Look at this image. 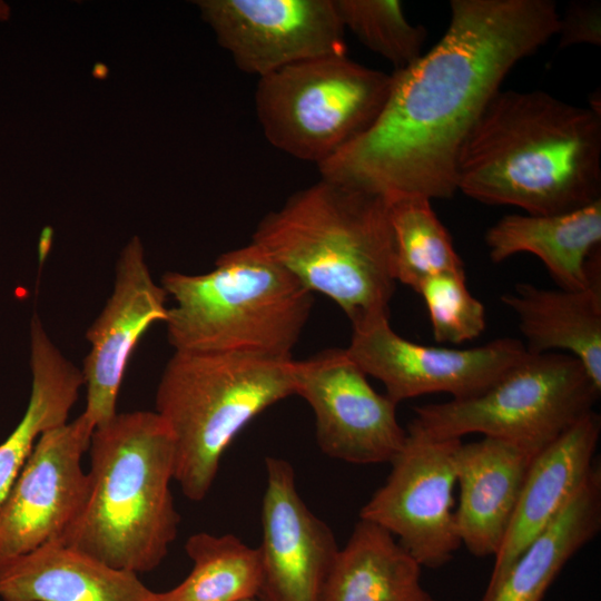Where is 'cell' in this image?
<instances>
[{
  "instance_id": "6da1fadb",
  "label": "cell",
  "mask_w": 601,
  "mask_h": 601,
  "mask_svg": "<svg viewBox=\"0 0 601 601\" xmlns=\"http://www.w3.org/2000/svg\"><path fill=\"white\" fill-rule=\"evenodd\" d=\"M440 41L394 70L386 102L321 177L384 198H450L462 145L514 66L559 29L551 0H452Z\"/></svg>"
},
{
  "instance_id": "7a4b0ae2",
  "label": "cell",
  "mask_w": 601,
  "mask_h": 601,
  "mask_svg": "<svg viewBox=\"0 0 601 601\" xmlns=\"http://www.w3.org/2000/svg\"><path fill=\"white\" fill-rule=\"evenodd\" d=\"M456 188L538 216L601 199V114L542 90H499L462 145Z\"/></svg>"
},
{
  "instance_id": "3957f363",
  "label": "cell",
  "mask_w": 601,
  "mask_h": 601,
  "mask_svg": "<svg viewBox=\"0 0 601 601\" xmlns=\"http://www.w3.org/2000/svg\"><path fill=\"white\" fill-rule=\"evenodd\" d=\"M250 243L337 304L352 326L390 316L395 242L384 198L321 177L268 213Z\"/></svg>"
},
{
  "instance_id": "277c9868",
  "label": "cell",
  "mask_w": 601,
  "mask_h": 601,
  "mask_svg": "<svg viewBox=\"0 0 601 601\" xmlns=\"http://www.w3.org/2000/svg\"><path fill=\"white\" fill-rule=\"evenodd\" d=\"M85 506L57 543L111 568L156 569L178 534L170 491L175 446L164 420L151 411L117 413L91 435Z\"/></svg>"
},
{
  "instance_id": "5b68a950",
  "label": "cell",
  "mask_w": 601,
  "mask_h": 601,
  "mask_svg": "<svg viewBox=\"0 0 601 601\" xmlns=\"http://www.w3.org/2000/svg\"><path fill=\"white\" fill-rule=\"evenodd\" d=\"M160 285L175 302L165 324L178 352L292 357L314 302L252 243L221 254L210 272H167Z\"/></svg>"
},
{
  "instance_id": "8992f818",
  "label": "cell",
  "mask_w": 601,
  "mask_h": 601,
  "mask_svg": "<svg viewBox=\"0 0 601 601\" xmlns=\"http://www.w3.org/2000/svg\"><path fill=\"white\" fill-rule=\"evenodd\" d=\"M293 357L178 352L156 391V413L175 446V481L206 497L234 439L272 405L295 395Z\"/></svg>"
},
{
  "instance_id": "52a82bcc",
  "label": "cell",
  "mask_w": 601,
  "mask_h": 601,
  "mask_svg": "<svg viewBox=\"0 0 601 601\" xmlns=\"http://www.w3.org/2000/svg\"><path fill=\"white\" fill-rule=\"evenodd\" d=\"M600 392L572 355L528 352L474 396L416 406L411 423L434 439L480 433L536 455L592 412Z\"/></svg>"
},
{
  "instance_id": "ba28073f",
  "label": "cell",
  "mask_w": 601,
  "mask_h": 601,
  "mask_svg": "<svg viewBox=\"0 0 601 601\" xmlns=\"http://www.w3.org/2000/svg\"><path fill=\"white\" fill-rule=\"evenodd\" d=\"M391 85L347 55L319 57L258 78L255 110L272 146L319 166L370 128Z\"/></svg>"
},
{
  "instance_id": "9c48e42d",
  "label": "cell",
  "mask_w": 601,
  "mask_h": 601,
  "mask_svg": "<svg viewBox=\"0 0 601 601\" xmlns=\"http://www.w3.org/2000/svg\"><path fill=\"white\" fill-rule=\"evenodd\" d=\"M461 442L431 437L410 423L386 481L359 512V519L397 539L421 566L439 569L461 546L453 499Z\"/></svg>"
},
{
  "instance_id": "30bf717a",
  "label": "cell",
  "mask_w": 601,
  "mask_h": 601,
  "mask_svg": "<svg viewBox=\"0 0 601 601\" xmlns=\"http://www.w3.org/2000/svg\"><path fill=\"white\" fill-rule=\"evenodd\" d=\"M352 329L348 355L384 385L396 404L432 393H446L453 400L474 396L528 353L525 344L511 337L464 349L414 343L392 328L388 316Z\"/></svg>"
},
{
  "instance_id": "8fae6325",
  "label": "cell",
  "mask_w": 601,
  "mask_h": 601,
  "mask_svg": "<svg viewBox=\"0 0 601 601\" xmlns=\"http://www.w3.org/2000/svg\"><path fill=\"white\" fill-rule=\"evenodd\" d=\"M295 395L315 415L316 440L329 457L353 464L391 463L406 430L396 403L377 393L346 348H328L293 364Z\"/></svg>"
},
{
  "instance_id": "7c38bea8",
  "label": "cell",
  "mask_w": 601,
  "mask_h": 601,
  "mask_svg": "<svg viewBox=\"0 0 601 601\" xmlns=\"http://www.w3.org/2000/svg\"><path fill=\"white\" fill-rule=\"evenodd\" d=\"M95 427L81 413L39 436L0 505V564L57 542L78 519L89 492L81 459Z\"/></svg>"
},
{
  "instance_id": "4fadbf2b",
  "label": "cell",
  "mask_w": 601,
  "mask_h": 601,
  "mask_svg": "<svg viewBox=\"0 0 601 601\" xmlns=\"http://www.w3.org/2000/svg\"><path fill=\"white\" fill-rule=\"evenodd\" d=\"M238 69L258 78L326 56L347 55L334 0L196 2Z\"/></svg>"
},
{
  "instance_id": "5bb4252c",
  "label": "cell",
  "mask_w": 601,
  "mask_h": 601,
  "mask_svg": "<svg viewBox=\"0 0 601 601\" xmlns=\"http://www.w3.org/2000/svg\"><path fill=\"white\" fill-rule=\"evenodd\" d=\"M262 505V601H323L339 550L331 528L297 492L295 472L286 460H265Z\"/></svg>"
},
{
  "instance_id": "9a60e30c",
  "label": "cell",
  "mask_w": 601,
  "mask_h": 601,
  "mask_svg": "<svg viewBox=\"0 0 601 601\" xmlns=\"http://www.w3.org/2000/svg\"><path fill=\"white\" fill-rule=\"evenodd\" d=\"M167 297L150 274L140 239L134 237L117 262L111 296L86 332L90 349L81 370L87 387L82 413L95 426L117 414V398L131 353L154 323H165Z\"/></svg>"
},
{
  "instance_id": "2e32d148",
  "label": "cell",
  "mask_w": 601,
  "mask_h": 601,
  "mask_svg": "<svg viewBox=\"0 0 601 601\" xmlns=\"http://www.w3.org/2000/svg\"><path fill=\"white\" fill-rule=\"evenodd\" d=\"M600 433V415L592 411L533 457L481 601L490 599L521 552L584 483Z\"/></svg>"
},
{
  "instance_id": "e0dca14e",
  "label": "cell",
  "mask_w": 601,
  "mask_h": 601,
  "mask_svg": "<svg viewBox=\"0 0 601 601\" xmlns=\"http://www.w3.org/2000/svg\"><path fill=\"white\" fill-rule=\"evenodd\" d=\"M534 456L513 443L486 436L459 445L460 496L454 515L461 545L471 554L494 556L499 551Z\"/></svg>"
},
{
  "instance_id": "ac0fdd59",
  "label": "cell",
  "mask_w": 601,
  "mask_h": 601,
  "mask_svg": "<svg viewBox=\"0 0 601 601\" xmlns=\"http://www.w3.org/2000/svg\"><path fill=\"white\" fill-rule=\"evenodd\" d=\"M484 239L493 263L529 253L541 259L559 288H585L601 265V199L556 215H505Z\"/></svg>"
},
{
  "instance_id": "d6986e66",
  "label": "cell",
  "mask_w": 601,
  "mask_h": 601,
  "mask_svg": "<svg viewBox=\"0 0 601 601\" xmlns=\"http://www.w3.org/2000/svg\"><path fill=\"white\" fill-rule=\"evenodd\" d=\"M131 571L50 542L0 564L2 601H154Z\"/></svg>"
},
{
  "instance_id": "ffe728a7",
  "label": "cell",
  "mask_w": 601,
  "mask_h": 601,
  "mask_svg": "<svg viewBox=\"0 0 601 601\" xmlns=\"http://www.w3.org/2000/svg\"><path fill=\"white\" fill-rule=\"evenodd\" d=\"M501 300L515 314L529 353L572 355L601 390V265L579 290L519 283Z\"/></svg>"
},
{
  "instance_id": "44dd1931",
  "label": "cell",
  "mask_w": 601,
  "mask_h": 601,
  "mask_svg": "<svg viewBox=\"0 0 601 601\" xmlns=\"http://www.w3.org/2000/svg\"><path fill=\"white\" fill-rule=\"evenodd\" d=\"M421 568L388 531L359 519L337 552L323 601H437L423 588Z\"/></svg>"
},
{
  "instance_id": "7402d4cb",
  "label": "cell",
  "mask_w": 601,
  "mask_h": 601,
  "mask_svg": "<svg viewBox=\"0 0 601 601\" xmlns=\"http://www.w3.org/2000/svg\"><path fill=\"white\" fill-rule=\"evenodd\" d=\"M30 370L31 392L26 412L0 444V505L39 436L67 423L85 385L81 370L53 344L37 314L30 324Z\"/></svg>"
},
{
  "instance_id": "603a6c76",
  "label": "cell",
  "mask_w": 601,
  "mask_h": 601,
  "mask_svg": "<svg viewBox=\"0 0 601 601\" xmlns=\"http://www.w3.org/2000/svg\"><path fill=\"white\" fill-rule=\"evenodd\" d=\"M601 529V470L594 464L558 516L521 552L486 601H542L570 559Z\"/></svg>"
},
{
  "instance_id": "cb8c5ba5",
  "label": "cell",
  "mask_w": 601,
  "mask_h": 601,
  "mask_svg": "<svg viewBox=\"0 0 601 601\" xmlns=\"http://www.w3.org/2000/svg\"><path fill=\"white\" fill-rule=\"evenodd\" d=\"M185 550L190 573L176 587L155 592L154 601H240L258 597L262 561L258 548L233 534H191Z\"/></svg>"
},
{
  "instance_id": "d4e9b609",
  "label": "cell",
  "mask_w": 601,
  "mask_h": 601,
  "mask_svg": "<svg viewBox=\"0 0 601 601\" xmlns=\"http://www.w3.org/2000/svg\"><path fill=\"white\" fill-rule=\"evenodd\" d=\"M395 242L396 282L414 292L421 284L444 273H465L452 237L423 197H404L388 203Z\"/></svg>"
},
{
  "instance_id": "484cf974",
  "label": "cell",
  "mask_w": 601,
  "mask_h": 601,
  "mask_svg": "<svg viewBox=\"0 0 601 601\" xmlns=\"http://www.w3.org/2000/svg\"><path fill=\"white\" fill-rule=\"evenodd\" d=\"M343 27L395 70L418 59L426 38L422 26L412 24L397 0H334Z\"/></svg>"
},
{
  "instance_id": "4316f807",
  "label": "cell",
  "mask_w": 601,
  "mask_h": 601,
  "mask_svg": "<svg viewBox=\"0 0 601 601\" xmlns=\"http://www.w3.org/2000/svg\"><path fill=\"white\" fill-rule=\"evenodd\" d=\"M422 296L437 343L461 344L477 338L485 329L484 305L467 286L465 273H444L424 280Z\"/></svg>"
},
{
  "instance_id": "83f0119b",
  "label": "cell",
  "mask_w": 601,
  "mask_h": 601,
  "mask_svg": "<svg viewBox=\"0 0 601 601\" xmlns=\"http://www.w3.org/2000/svg\"><path fill=\"white\" fill-rule=\"evenodd\" d=\"M559 48L601 45L600 1H573L559 20Z\"/></svg>"
},
{
  "instance_id": "f1b7e54d",
  "label": "cell",
  "mask_w": 601,
  "mask_h": 601,
  "mask_svg": "<svg viewBox=\"0 0 601 601\" xmlns=\"http://www.w3.org/2000/svg\"><path fill=\"white\" fill-rule=\"evenodd\" d=\"M10 16V8L3 1H0V20H6Z\"/></svg>"
},
{
  "instance_id": "f546056e",
  "label": "cell",
  "mask_w": 601,
  "mask_h": 601,
  "mask_svg": "<svg viewBox=\"0 0 601 601\" xmlns=\"http://www.w3.org/2000/svg\"><path fill=\"white\" fill-rule=\"evenodd\" d=\"M240 601H262V600L257 599V597H254V598H248V599H244V600H240Z\"/></svg>"
}]
</instances>
